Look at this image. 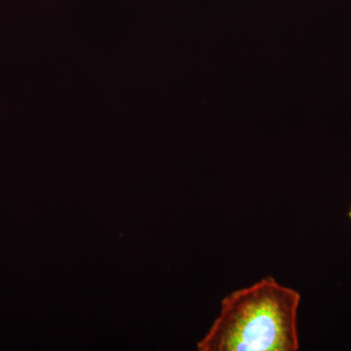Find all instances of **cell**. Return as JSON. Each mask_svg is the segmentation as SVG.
<instances>
[{"label": "cell", "mask_w": 351, "mask_h": 351, "mask_svg": "<svg viewBox=\"0 0 351 351\" xmlns=\"http://www.w3.org/2000/svg\"><path fill=\"white\" fill-rule=\"evenodd\" d=\"M301 295L272 276L226 295L199 351H297Z\"/></svg>", "instance_id": "cell-1"}, {"label": "cell", "mask_w": 351, "mask_h": 351, "mask_svg": "<svg viewBox=\"0 0 351 351\" xmlns=\"http://www.w3.org/2000/svg\"><path fill=\"white\" fill-rule=\"evenodd\" d=\"M350 219H351V209H350Z\"/></svg>", "instance_id": "cell-2"}]
</instances>
